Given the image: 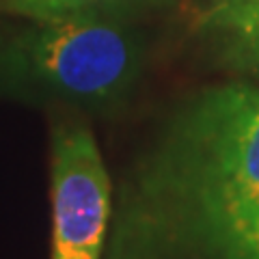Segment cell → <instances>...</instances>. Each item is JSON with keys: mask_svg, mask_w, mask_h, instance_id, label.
I'll list each match as a JSON object with an SVG mask.
<instances>
[{"mask_svg": "<svg viewBox=\"0 0 259 259\" xmlns=\"http://www.w3.org/2000/svg\"><path fill=\"white\" fill-rule=\"evenodd\" d=\"M123 259H259V89L186 112L132 192Z\"/></svg>", "mask_w": 259, "mask_h": 259, "instance_id": "6da1fadb", "label": "cell"}, {"mask_svg": "<svg viewBox=\"0 0 259 259\" xmlns=\"http://www.w3.org/2000/svg\"><path fill=\"white\" fill-rule=\"evenodd\" d=\"M30 80L78 100H104L136 74V44L104 13L37 22L9 54Z\"/></svg>", "mask_w": 259, "mask_h": 259, "instance_id": "7a4b0ae2", "label": "cell"}, {"mask_svg": "<svg viewBox=\"0 0 259 259\" xmlns=\"http://www.w3.org/2000/svg\"><path fill=\"white\" fill-rule=\"evenodd\" d=\"M110 218V180L93 134L59 125L52 134V255L100 259Z\"/></svg>", "mask_w": 259, "mask_h": 259, "instance_id": "3957f363", "label": "cell"}, {"mask_svg": "<svg viewBox=\"0 0 259 259\" xmlns=\"http://www.w3.org/2000/svg\"><path fill=\"white\" fill-rule=\"evenodd\" d=\"M11 11L28 15L35 22H52L84 13H106L121 0H3Z\"/></svg>", "mask_w": 259, "mask_h": 259, "instance_id": "277c9868", "label": "cell"}, {"mask_svg": "<svg viewBox=\"0 0 259 259\" xmlns=\"http://www.w3.org/2000/svg\"><path fill=\"white\" fill-rule=\"evenodd\" d=\"M240 9L244 11L248 26L259 28V0H240Z\"/></svg>", "mask_w": 259, "mask_h": 259, "instance_id": "5b68a950", "label": "cell"}]
</instances>
